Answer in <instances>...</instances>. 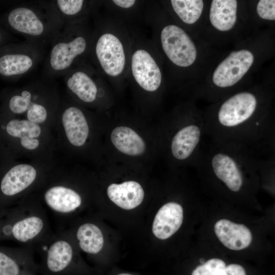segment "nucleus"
<instances>
[{"instance_id": "1", "label": "nucleus", "mask_w": 275, "mask_h": 275, "mask_svg": "<svg viewBox=\"0 0 275 275\" xmlns=\"http://www.w3.org/2000/svg\"><path fill=\"white\" fill-rule=\"evenodd\" d=\"M259 104L252 92L229 97L204 116L205 135L212 143L233 146L259 158L274 155V121L266 111H259Z\"/></svg>"}, {"instance_id": "2", "label": "nucleus", "mask_w": 275, "mask_h": 275, "mask_svg": "<svg viewBox=\"0 0 275 275\" xmlns=\"http://www.w3.org/2000/svg\"><path fill=\"white\" fill-rule=\"evenodd\" d=\"M52 130L0 112V159L54 160Z\"/></svg>"}, {"instance_id": "3", "label": "nucleus", "mask_w": 275, "mask_h": 275, "mask_svg": "<svg viewBox=\"0 0 275 275\" xmlns=\"http://www.w3.org/2000/svg\"><path fill=\"white\" fill-rule=\"evenodd\" d=\"M61 99L54 85L36 81L4 92L0 112L52 130Z\"/></svg>"}, {"instance_id": "4", "label": "nucleus", "mask_w": 275, "mask_h": 275, "mask_svg": "<svg viewBox=\"0 0 275 275\" xmlns=\"http://www.w3.org/2000/svg\"><path fill=\"white\" fill-rule=\"evenodd\" d=\"M0 218V239L10 238L35 249L51 233L47 212L35 193Z\"/></svg>"}, {"instance_id": "5", "label": "nucleus", "mask_w": 275, "mask_h": 275, "mask_svg": "<svg viewBox=\"0 0 275 275\" xmlns=\"http://www.w3.org/2000/svg\"><path fill=\"white\" fill-rule=\"evenodd\" d=\"M57 167L55 160L0 159V208L35 193Z\"/></svg>"}, {"instance_id": "6", "label": "nucleus", "mask_w": 275, "mask_h": 275, "mask_svg": "<svg viewBox=\"0 0 275 275\" xmlns=\"http://www.w3.org/2000/svg\"><path fill=\"white\" fill-rule=\"evenodd\" d=\"M5 21L11 30L39 46L46 41L51 42L63 24L52 6H17L7 13Z\"/></svg>"}, {"instance_id": "7", "label": "nucleus", "mask_w": 275, "mask_h": 275, "mask_svg": "<svg viewBox=\"0 0 275 275\" xmlns=\"http://www.w3.org/2000/svg\"><path fill=\"white\" fill-rule=\"evenodd\" d=\"M41 254L38 264L42 275H69L76 256L72 238L64 229L52 233L36 249Z\"/></svg>"}, {"instance_id": "8", "label": "nucleus", "mask_w": 275, "mask_h": 275, "mask_svg": "<svg viewBox=\"0 0 275 275\" xmlns=\"http://www.w3.org/2000/svg\"><path fill=\"white\" fill-rule=\"evenodd\" d=\"M178 125L171 138L169 148L172 158L178 162L195 167L200 155L205 135L204 117L196 112L188 115Z\"/></svg>"}, {"instance_id": "9", "label": "nucleus", "mask_w": 275, "mask_h": 275, "mask_svg": "<svg viewBox=\"0 0 275 275\" xmlns=\"http://www.w3.org/2000/svg\"><path fill=\"white\" fill-rule=\"evenodd\" d=\"M46 62L48 75H64L78 56L84 53L87 47L86 38L81 35L73 37L68 28H63L51 41Z\"/></svg>"}, {"instance_id": "10", "label": "nucleus", "mask_w": 275, "mask_h": 275, "mask_svg": "<svg viewBox=\"0 0 275 275\" xmlns=\"http://www.w3.org/2000/svg\"><path fill=\"white\" fill-rule=\"evenodd\" d=\"M40 46L30 42L0 48V76L15 78L31 71L42 56Z\"/></svg>"}, {"instance_id": "11", "label": "nucleus", "mask_w": 275, "mask_h": 275, "mask_svg": "<svg viewBox=\"0 0 275 275\" xmlns=\"http://www.w3.org/2000/svg\"><path fill=\"white\" fill-rule=\"evenodd\" d=\"M162 48L168 58L180 67H188L196 60L197 50L191 39L181 28L169 25L160 35Z\"/></svg>"}, {"instance_id": "12", "label": "nucleus", "mask_w": 275, "mask_h": 275, "mask_svg": "<svg viewBox=\"0 0 275 275\" xmlns=\"http://www.w3.org/2000/svg\"><path fill=\"white\" fill-rule=\"evenodd\" d=\"M253 62V54L249 50L232 52L215 70L212 77L213 83L222 88L232 87L243 76Z\"/></svg>"}, {"instance_id": "13", "label": "nucleus", "mask_w": 275, "mask_h": 275, "mask_svg": "<svg viewBox=\"0 0 275 275\" xmlns=\"http://www.w3.org/2000/svg\"><path fill=\"white\" fill-rule=\"evenodd\" d=\"M95 53L104 71L112 76L120 74L124 68L125 56L123 45L115 35L106 33L98 39Z\"/></svg>"}, {"instance_id": "14", "label": "nucleus", "mask_w": 275, "mask_h": 275, "mask_svg": "<svg viewBox=\"0 0 275 275\" xmlns=\"http://www.w3.org/2000/svg\"><path fill=\"white\" fill-rule=\"evenodd\" d=\"M35 249L21 246L11 250L0 249V275H24L39 272L35 260Z\"/></svg>"}, {"instance_id": "15", "label": "nucleus", "mask_w": 275, "mask_h": 275, "mask_svg": "<svg viewBox=\"0 0 275 275\" xmlns=\"http://www.w3.org/2000/svg\"><path fill=\"white\" fill-rule=\"evenodd\" d=\"M131 69L135 80L143 89L153 92L159 87L161 82L160 69L147 51L139 49L134 52Z\"/></svg>"}, {"instance_id": "16", "label": "nucleus", "mask_w": 275, "mask_h": 275, "mask_svg": "<svg viewBox=\"0 0 275 275\" xmlns=\"http://www.w3.org/2000/svg\"><path fill=\"white\" fill-rule=\"evenodd\" d=\"M183 218V208L181 205L174 202L164 204L154 219L153 233L160 239L169 238L180 228Z\"/></svg>"}, {"instance_id": "17", "label": "nucleus", "mask_w": 275, "mask_h": 275, "mask_svg": "<svg viewBox=\"0 0 275 275\" xmlns=\"http://www.w3.org/2000/svg\"><path fill=\"white\" fill-rule=\"evenodd\" d=\"M214 231L219 241L232 250L246 248L252 239L251 232L245 226L226 219H220L215 223Z\"/></svg>"}, {"instance_id": "18", "label": "nucleus", "mask_w": 275, "mask_h": 275, "mask_svg": "<svg viewBox=\"0 0 275 275\" xmlns=\"http://www.w3.org/2000/svg\"><path fill=\"white\" fill-rule=\"evenodd\" d=\"M107 194L113 203L126 210L138 206L144 197V191L142 186L134 181L111 184L107 187Z\"/></svg>"}, {"instance_id": "19", "label": "nucleus", "mask_w": 275, "mask_h": 275, "mask_svg": "<svg viewBox=\"0 0 275 275\" xmlns=\"http://www.w3.org/2000/svg\"><path fill=\"white\" fill-rule=\"evenodd\" d=\"M74 237L81 250L90 255H96L102 249L104 238L100 229L94 223L85 222L74 230H66Z\"/></svg>"}, {"instance_id": "20", "label": "nucleus", "mask_w": 275, "mask_h": 275, "mask_svg": "<svg viewBox=\"0 0 275 275\" xmlns=\"http://www.w3.org/2000/svg\"><path fill=\"white\" fill-rule=\"evenodd\" d=\"M65 75V83L68 93L85 103H91L96 100L98 94L97 85L87 73L78 70Z\"/></svg>"}, {"instance_id": "21", "label": "nucleus", "mask_w": 275, "mask_h": 275, "mask_svg": "<svg viewBox=\"0 0 275 275\" xmlns=\"http://www.w3.org/2000/svg\"><path fill=\"white\" fill-rule=\"evenodd\" d=\"M114 146L121 152L130 156H140L145 151L143 139L132 129L126 126L115 128L111 135Z\"/></svg>"}, {"instance_id": "22", "label": "nucleus", "mask_w": 275, "mask_h": 275, "mask_svg": "<svg viewBox=\"0 0 275 275\" xmlns=\"http://www.w3.org/2000/svg\"><path fill=\"white\" fill-rule=\"evenodd\" d=\"M237 5L235 0L212 1L209 14L212 25L221 31L231 30L236 20Z\"/></svg>"}, {"instance_id": "23", "label": "nucleus", "mask_w": 275, "mask_h": 275, "mask_svg": "<svg viewBox=\"0 0 275 275\" xmlns=\"http://www.w3.org/2000/svg\"><path fill=\"white\" fill-rule=\"evenodd\" d=\"M172 7L185 23L193 24L200 18L203 9L201 0H172Z\"/></svg>"}, {"instance_id": "24", "label": "nucleus", "mask_w": 275, "mask_h": 275, "mask_svg": "<svg viewBox=\"0 0 275 275\" xmlns=\"http://www.w3.org/2000/svg\"><path fill=\"white\" fill-rule=\"evenodd\" d=\"M82 0H58L52 3V7L63 23L64 18L74 16L83 7Z\"/></svg>"}, {"instance_id": "25", "label": "nucleus", "mask_w": 275, "mask_h": 275, "mask_svg": "<svg viewBox=\"0 0 275 275\" xmlns=\"http://www.w3.org/2000/svg\"><path fill=\"white\" fill-rule=\"evenodd\" d=\"M225 267L226 264L222 260L211 259L197 267L191 275H219Z\"/></svg>"}, {"instance_id": "26", "label": "nucleus", "mask_w": 275, "mask_h": 275, "mask_svg": "<svg viewBox=\"0 0 275 275\" xmlns=\"http://www.w3.org/2000/svg\"><path fill=\"white\" fill-rule=\"evenodd\" d=\"M275 1L261 0L258 3L257 11L259 16L264 19L275 20Z\"/></svg>"}, {"instance_id": "27", "label": "nucleus", "mask_w": 275, "mask_h": 275, "mask_svg": "<svg viewBox=\"0 0 275 275\" xmlns=\"http://www.w3.org/2000/svg\"><path fill=\"white\" fill-rule=\"evenodd\" d=\"M219 275H246L242 266L237 264H231L226 266Z\"/></svg>"}, {"instance_id": "28", "label": "nucleus", "mask_w": 275, "mask_h": 275, "mask_svg": "<svg viewBox=\"0 0 275 275\" xmlns=\"http://www.w3.org/2000/svg\"><path fill=\"white\" fill-rule=\"evenodd\" d=\"M113 2L120 7L128 8L132 6L135 1L133 0H114Z\"/></svg>"}, {"instance_id": "29", "label": "nucleus", "mask_w": 275, "mask_h": 275, "mask_svg": "<svg viewBox=\"0 0 275 275\" xmlns=\"http://www.w3.org/2000/svg\"><path fill=\"white\" fill-rule=\"evenodd\" d=\"M6 40V36L4 33L0 29V48L4 46V44Z\"/></svg>"}, {"instance_id": "30", "label": "nucleus", "mask_w": 275, "mask_h": 275, "mask_svg": "<svg viewBox=\"0 0 275 275\" xmlns=\"http://www.w3.org/2000/svg\"><path fill=\"white\" fill-rule=\"evenodd\" d=\"M118 275H132V274H128V273H120Z\"/></svg>"}, {"instance_id": "31", "label": "nucleus", "mask_w": 275, "mask_h": 275, "mask_svg": "<svg viewBox=\"0 0 275 275\" xmlns=\"http://www.w3.org/2000/svg\"><path fill=\"white\" fill-rule=\"evenodd\" d=\"M24 275H37V274H35V273H30V274H24Z\"/></svg>"}]
</instances>
